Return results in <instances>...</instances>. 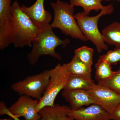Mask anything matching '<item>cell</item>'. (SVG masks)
<instances>
[{"label": "cell", "instance_id": "6da1fadb", "mask_svg": "<svg viewBox=\"0 0 120 120\" xmlns=\"http://www.w3.org/2000/svg\"><path fill=\"white\" fill-rule=\"evenodd\" d=\"M13 43L15 47H32L33 41L42 30L22 10L17 1L11 5Z\"/></svg>", "mask_w": 120, "mask_h": 120}, {"label": "cell", "instance_id": "7a4b0ae2", "mask_svg": "<svg viewBox=\"0 0 120 120\" xmlns=\"http://www.w3.org/2000/svg\"><path fill=\"white\" fill-rule=\"evenodd\" d=\"M50 24L42 28L37 35L32 43V49L27 55V58L30 64L34 65L40 57L49 55L57 60H61V56L56 52L58 46L64 47L70 43L68 39H61L54 33Z\"/></svg>", "mask_w": 120, "mask_h": 120}, {"label": "cell", "instance_id": "3957f363", "mask_svg": "<svg viewBox=\"0 0 120 120\" xmlns=\"http://www.w3.org/2000/svg\"><path fill=\"white\" fill-rule=\"evenodd\" d=\"M50 5L54 11L53 20L50 24L53 29L58 28L62 33L72 38L83 41H88L82 33L75 19L74 6L60 0L51 2Z\"/></svg>", "mask_w": 120, "mask_h": 120}, {"label": "cell", "instance_id": "277c9868", "mask_svg": "<svg viewBox=\"0 0 120 120\" xmlns=\"http://www.w3.org/2000/svg\"><path fill=\"white\" fill-rule=\"evenodd\" d=\"M114 10L112 4L108 5L102 9L98 15L89 16L84 12L75 15V18L82 33L88 40L91 41L100 53L103 50H107L108 46L105 44L101 33L99 30L98 22L102 16L111 14Z\"/></svg>", "mask_w": 120, "mask_h": 120}, {"label": "cell", "instance_id": "5b68a950", "mask_svg": "<svg viewBox=\"0 0 120 120\" xmlns=\"http://www.w3.org/2000/svg\"><path fill=\"white\" fill-rule=\"evenodd\" d=\"M49 83L43 96L38 101L36 109L38 112L43 107L55 105L57 96L61 91L64 90L71 75L67 64H58L49 70Z\"/></svg>", "mask_w": 120, "mask_h": 120}, {"label": "cell", "instance_id": "8992f818", "mask_svg": "<svg viewBox=\"0 0 120 120\" xmlns=\"http://www.w3.org/2000/svg\"><path fill=\"white\" fill-rule=\"evenodd\" d=\"M49 79V70L46 69L13 83L11 88L20 95H26L39 101L45 93Z\"/></svg>", "mask_w": 120, "mask_h": 120}, {"label": "cell", "instance_id": "52a82bcc", "mask_svg": "<svg viewBox=\"0 0 120 120\" xmlns=\"http://www.w3.org/2000/svg\"><path fill=\"white\" fill-rule=\"evenodd\" d=\"M97 104L111 114L120 104V94L101 84L87 91Z\"/></svg>", "mask_w": 120, "mask_h": 120}, {"label": "cell", "instance_id": "ba28073f", "mask_svg": "<svg viewBox=\"0 0 120 120\" xmlns=\"http://www.w3.org/2000/svg\"><path fill=\"white\" fill-rule=\"evenodd\" d=\"M38 102L31 97L20 95L7 112L17 118L23 117L25 120H40V114L36 110Z\"/></svg>", "mask_w": 120, "mask_h": 120}, {"label": "cell", "instance_id": "9c48e42d", "mask_svg": "<svg viewBox=\"0 0 120 120\" xmlns=\"http://www.w3.org/2000/svg\"><path fill=\"white\" fill-rule=\"evenodd\" d=\"M45 0H37L34 4L30 7H26L23 5L21 6L23 11L32 22L41 29L49 26L52 19L51 13L45 9Z\"/></svg>", "mask_w": 120, "mask_h": 120}, {"label": "cell", "instance_id": "30bf717a", "mask_svg": "<svg viewBox=\"0 0 120 120\" xmlns=\"http://www.w3.org/2000/svg\"><path fill=\"white\" fill-rule=\"evenodd\" d=\"M110 114L98 104L70 110L68 115L75 120H110Z\"/></svg>", "mask_w": 120, "mask_h": 120}, {"label": "cell", "instance_id": "8fae6325", "mask_svg": "<svg viewBox=\"0 0 120 120\" xmlns=\"http://www.w3.org/2000/svg\"><path fill=\"white\" fill-rule=\"evenodd\" d=\"M62 95L69 103L72 110H76L85 106L97 104L88 91L85 90H63Z\"/></svg>", "mask_w": 120, "mask_h": 120}, {"label": "cell", "instance_id": "7c38bea8", "mask_svg": "<svg viewBox=\"0 0 120 120\" xmlns=\"http://www.w3.org/2000/svg\"><path fill=\"white\" fill-rule=\"evenodd\" d=\"M71 107L58 104L43 107L39 112L40 120H75L68 116Z\"/></svg>", "mask_w": 120, "mask_h": 120}, {"label": "cell", "instance_id": "4fadbf2b", "mask_svg": "<svg viewBox=\"0 0 120 120\" xmlns=\"http://www.w3.org/2000/svg\"><path fill=\"white\" fill-rule=\"evenodd\" d=\"M67 66L71 75L79 76L92 80L91 67L84 63L76 55L67 64Z\"/></svg>", "mask_w": 120, "mask_h": 120}, {"label": "cell", "instance_id": "5bb4252c", "mask_svg": "<svg viewBox=\"0 0 120 120\" xmlns=\"http://www.w3.org/2000/svg\"><path fill=\"white\" fill-rule=\"evenodd\" d=\"M102 34L105 42L109 45L120 46V23L114 22L102 30Z\"/></svg>", "mask_w": 120, "mask_h": 120}, {"label": "cell", "instance_id": "9a60e30c", "mask_svg": "<svg viewBox=\"0 0 120 120\" xmlns=\"http://www.w3.org/2000/svg\"><path fill=\"white\" fill-rule=\"evenodd\" d=\"M92 80H90L82 76L70 75L63 90H82L88 91L95 86Z\"/></svg>", "mask_w": 120, "mask_h": 120}, {"label": "cell", "instance_id": "2e32d148", "mask_svg": "<svg viewBox=\"0 0 120 120\" xmlns=\"http://www.w3.org/2000/svg\"><path fill=\"white\" fill-rule=\"evenodd\" d=\"M111 64L99 57L95 65V78L98 84L103 83L109 79L115 73L112 70Z\"/></svg>", "mask_w": 120, "mask_h": 120}, {"label": "cell", "instance_id": "e0dca14e", "mask_svg": "<svg viewBox=\"0 0 120 120\" xmlns=\"http://www.w3.org/2000/svg\"><path fill=\"white\" fill-rule=\"evenodd\" d=\"M70 4L74 7H82L84 12L88 15L91 11H101L105 7L98 0H70Z\"/></svg>", "mask_w": 120, "mask_h": 120}, {"label": "cell", "instance_id": "ac0fdd59", "mask_svg": "<svg viewBox=\"0 0 120 120\" xmlns=\"http://www.w3.org/2000/svg\"><path fill=\"white\" fill-rule=\"evenodd\" d=\"M94 50L87 46H83L75 50V55L88 66L91 67L93 64Z\"/></svg>", "mask_w": 120, "mask_h": 120}, {"label": "cell", "instance_id": "d6986e66", "mask_svg": "<svg viewBox=\"0 0 120 120\" xmlns=\"http://www.w3.org/2000/svg\"><path fill=\"white\" fill-rule=\"evenodd\" d=\"M101 84H103L120 94V68L116 71L114 75L109 79Z\"/></svg>", "mask_w": 120, "mask_h": 120}, {"label": "cell", "instance_id": "ffe728a7", "mask_svg": "<svg viewBox=\"0 0 120 120\" xmlns=\"http://www.w3.org/2000/svg\"><path fill=\"white\" fill-rule=\"evenodd\" d=\"M99 57L111 64H116L118 62H120V46L116 47L113 50L108 51L105 54Z\"/></svg>", "mask_w": 120, "mask_h": 120}, {"label": "cell", "instance_id": "44dd1931", "mask_svg": "<svg viewBox=\"0 0 120 120\" xmlns=\"http://www.w3.org/2000/svg\"><path fill=\"white\" fill-rule=\"evenodd\" d=\"M110 120H120V104L110 114Z\"/></svg>", "mask_w": 120, "mask_h": 120}, {"label": "cell", "instance_id": "7402d4cb", "mask_svg": "<svg viewBox=\"0 0 120 120\" xmlns=\"http://www.w3.org/2000/svg\"><path fill=\"white\" fill-rule=\"evenodd\" d=\"M8 108L6 107L3 109L2 112V116H3L4 115H7L9 116L12 119H13L14 120H20L19 118H17V117L14 116H12V115L11 114L9 113H8V112H7V110H8Z\"/></svg>", "mask_w": 120, "mask_h": 120}, {"label": "cell", "instance_id": "603a6c76", "mask_svg": "<svg viewBox=\"0 0 120 120\" xmlns=\"http://www.w3.org/2000/svg\"><path fill=\"white\" fill-rule=\"evenodd\" d=\"M0 120H12L11 118H3V119H0Z\"/></svg>", "mask_w": 120, "mask_h": 120}, {"label": "cell", "instance_id": "cb8c5ba5", "mask_svg": "<svg viewBox=\"0 0 120 120\" xmlns=\"http://www.w3.org/2000/svg\"><path fill=\"white\" fill-rule=\"evenodd\" d=\"M99 0V1H101H101L103 0L106 1H109L111 0Z\"/></svg>", "mask_w": 120, "mask_h": 120}, {"label": "cell", "instance_id": "d4e9b609", "mask_svg": "<svg viewBox=\"0 0 120 120\" xmlns=\"http://www.w3.org/2000/svg\"><path fill=\"white\" fill-rule=\"evenodd\" d=\"M113 0L116 1H118L120 2V0Z\"/></svg>", "mask_w": 120, "mask_h": 120}]
</instances>
